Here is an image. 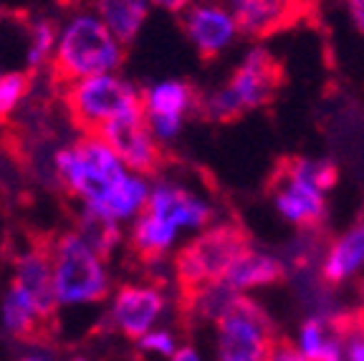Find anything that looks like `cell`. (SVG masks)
Here are the masks:
<instances>
[{"instance_id": "52a82bcc", "label": "cell", "mask_w": 364, "mask_h": 361, "mask_svg": "<svg viewBox=\"0 0 364 361\" xmlns=\"http://www.w3.org/2000/svg\"><path fill=\"white\" fill-rule=\"evenodd\" d=\"M97 139H102L119 162L139 175H157L165 167V152L147 124L144 104L107 122Z\"/></svg>"}, {"instance_id": "7a4b0ae2", "label": "cell", "mask_w": 364, "mask_h": 361, "mask_svg": "<svg viewBox=\"0 0 364 361\" xmlns=\"http://www.w3.org/2000/svg\"><path fill=\"white\" fill-rule=\"evenodd\" d=\"M245 248H250V235L238 222L213 225L203 235L190 240L172 260L180 303L190 301L203 288L223 283L228 268Z\"/></svg>"}, {"instance_id": "e0dca14e", "label": "cell", "mask_w": 364, "mask_h": 361, "mask_svg": "<svg viewBox=\"0 0 364 361\" xmlns=\"http://www.w3.org/2000/svg\"><path fill=\"white\" fill-rule=\"evenodd\" d=\"M364 268V220L349 227L344 235L331 240L326 255L321 258V281L326 286H339L347 278L357 276Z\"/></svg>"}, {"instance_id": "603a6c76", "label": "cell", "mask_w": 364, "mask_h": 361, "mask_svg": "<svg viewBox=\"0 0 364 361\" xmlns=\"http://www.w3.org/2000/svg\"><path fill=\"white\" fill-rule=\"evenodd\" d=\"M33 86V71H13V74L0 76V124H6L8 117L16 112V107L28 96Z\"/></svg>"}, {"instance_id": "8992f818", "label": "cell", "mask_w": 364, "mask_h": 361, "mask_svg": "<svg viewBox=\"0 0 364 361\" xmlns=\"http://www.w3.org/2000/svg\"><path fill=\"white\" fill-rule=\"evenodd\" d=\"M51 273L58 303H99L109 296V278L102 260L76 232H63L53 240Z\"/></svg>"}, {"instance_id": "d6986e66", "label": "cell", "mask_w": 364, "mask_h": 361, "mask_svg": "<svg viewBox=\"0 0 364 361\" xmlns=\"http://www.w3.org/2000/svg\"><path fill=\"white\" fill-rule=\"evenodd\" d=\"M102 23L119 43H132L149 16V0H97Z\"/></svg>"}, {"instance_id": "8fae6325", "label": "cell", "mask_w": 364, "mask_h": 361, "mask_svg": "<svg viewBox=\"0 0 364 361\" xmlns=\"http://www.w3.org/2000/svg\"><path fill=\"white\" fill-rule=\"evenodd\" d=\"M268 192L273 195V205L279 208V212L289 222L304 227V230H318L321 227L326 217L324 192H318L316 187L289 175L281 167V162L273 167L271 177H268Z\"/></svg>"}, {"instance_id": "1f68e13d", "label": "cell", "mask_w": 364, "mask_h": 361, "mask_svg": "<svg viewBox=\"0 0 364 361\" xmlns=\"http://www.w3.org/2000/svg\"><path fill=\"white\" fill-rule=\"evenodd\" d=\"M74 361H86V359H74Z\"/></svg>"}, {"instance_id": "ffe728a7", "label": "cell", "mask_w": 364, "mask_h": 361, "mask_svg": "<svg viewBox=\"0 0 364 361\" xmlns=\"http://www.w3.org/2000/svg\"><path fill=\"white\" fill-rule=\"evenodd\" d=\"M299 351L306 361H347L344 341L334 333L326 316H309L301 323Z\"/></svg>"}, {"instance_id": "83f0119b", "label": "cell", "mask_w": 364, "mask_h": 361, "mask_svg": "<svg viewBox=\"0 0 364 361\" xmlns=\"http://www.w3.org/2000/svg\"><path fill=\"white\" fill-rule=\"evenodd\" d=\"M152 6L162 8V11H170V13H180L185 11V8H190L195 3V0H149Z\"/></svg>"}, {"instance_id": "d6a6232c", "label": "cell", "mask_w": 364, "mask_h": 361, "mask_svg": "<svg viewBox=\"0 0 364 361\" xmlns=\"http://www.w3.org/2000/svg\"><path fill=\"white\" fill-rule=\"evenodd\" d=\"M94 3H97V0H94Z\"/></svg>"}, {"instance_id": "7402d4cb", "label": "cell", "mask_w": 364, "mask_h": 361, "mask_svg": "<svg viewBox=\"0 0 364 361\" xmlns=\"http://www.w3.org/2000/svg\"><path fill=\"white\" fill-rule=\"evenodd\" d=\"M289 175L299 177L306 185L316 187L318 192H329L331 187H336L339 182V167L331 159H306V157H286L281 159Z\"/></svg>"}, {"instance_id": "6da1fadb", "label": "cell", "mask_w": 364, "mask_h": 361, "mask_svg": "<svg viewBox=\"0 0 364 361\" xmlns=\"http://www.w3.org/2000/svg\"><path fill=\"white\" fill-rule=\"evenodd\" d=\"M286 81V68L268 48L256 45L245 53L240 66L230 74L223 89L200 96L198 117L218 124H233L243 114L263 109L276 99Z\"/></svg>"}, {"instance_id": "ac0fdd59", "label": "cell", "mask_w": 364, "mask_h": 361, "mask_svg": "<svg viewBox=\"0 0 364 361\" xmlns=\"http://www.w3.org/2000/svg\"><path fill=\"white\" fill-rule=\"evenodd\" d=\"M177 237V227L170 222L159 220L154 215L144 212L136 217L134 227H132V240H129V253L136 258L142 266H154L165 258V253L172 248Z\"/></svg>"}, {"instance_id": "f1b7e54d", "label": "cell", "mask_w": 364, "mask_h": 361, "mask_svg": "<svg viewBox=\"0 0 364 361\" xmlns=\"http://www.w3.org/2000/svg\"><path fill=\"white\" fill-rule=\"evenodd\" d=\"M344 349H347V361H364V333L349 341Z\"/></svg>"}, {"instance_id": "4fadbf2b", "label": "cell", "mask_w": 364, "mask_h": 361, "mask_svg": "<svg viewBox=\"0 0 364 361\" xmlns=\"http://www.w3.org/2000/svg\"><path fill=\"white\" fill-rule=\"evenodd\" d=\"M185 33L193 41L203 61H215L228 45L233 43L238 28L225 6L200 3V6H190L188 16H185Z\"/></svg>"}, {"instance_id": "5bb4252c", "label": "cell", "mask_w": 364, "mask_h": 361, "mask_svg": "<svg viewBox=\"0 0 364 361\" xmlns=\"http://www.w3.org/2000/svg\"><path fill=\"white\" fill-rule=\"evenodd\" d=\"M142 210L175 227H203L213 217V210L208 208V203L175 185H159L147 198Z\"/></svg>"}, {"instance_id": "4dcf8cb0", "label": "cell", "mask_w": 364, "mask_h": 361, "mask_svg": "<svg viewBox=\"0 0 364 361\" xmlns=\"http://www.w3.org/2000/svg\"><path fill=\"white\" fill-rule=\"evenodd\" d=\"M21 361H43V359H33V356H26V359H21Z\"/></svg>"}, {"instance_id": "484cf974", "label": "cell", "mask_w": 364, "mask_h": 361, "mask_svg": "<svg viewBox=\"0 0 364 361\" xmlns=\"http://www.w3.org/2000/svg\"><path fill=\"white\" fill-rule=\"evenodd\" d=\"M266 361H306V359H304V354L299 351V346H294L286 339H279L276 344H273V349Z\"/></svg>"}, {"instance_id": "4316f807", "label": "cell", "mask_w": 364, "mask_h": 361, "mask_svg": "<svg viewBox=\"0 0 364 361\" xmlns=\"http://www.w3.org/2000/svg\"><path fill=\"white\" fill-rule=\"evenodd\" d=\"M349 16H352L354 28L364 36V0H349Z\"/></svg>"}, {"instance_id": "5b68a950", "label": "cell", "mask_w": 364, "mask_h": 361, "mask_svg": "<svg viewBox=\"0 0 364 361\" xmlns=\"http://www.w3.org/2000/svg\"><path fill=\"white\" fill-rule=\"evenodd\" d=\"M142 104V94L134 86L112 74L89 76L63 91L66 117L71 126L81 131V136H99L107 122Z\"/></svg>"}, {"instance_id": "44dd1931", "label": "cell", "mask_w": 364, "mask_h": 361, "mask_svg": "<svg viewBox=\"0 0 364 361\" xmlns=\"http://www.w3.org/2000/svg\"><path fill=\"white\" fill-rule=\"evenodd\" d=\"M76 235L89 245L91 253L97 255L99 260H109L112 250L117 248L122 240L117 220L104 217V215H99L97 210H91V208H86L84 215L79 217V230H76Z\"/></svg>"}, {"instance_id": "7c38bea8", "label": "cell", "mask_w": 364, "mask_h": 361, "mask_svg": "<svg viewBox=\"0 0 364 361\" xmlns=\"http://www.w3.org/2000/svg\"><path fill=\"white\" fill-rule=\"evenodd\" d=\"M167 306V298L159 286H136L124 283L119 286L117 296L112 301L109 311V323L127 339H142L144 333L154 326L162 311Z\"/></svg>"}, {"instance_id": "d4e9b609", "label": "cell", "mask_w": 364, "mask_h": 361, "mask_svg": "<svg viewBox=\"0 0 364 361\" xmlns=\"http://www.w3.org/2000/svg\"><path fill=\"white\" fill-rule=\"evenodd\" d=\"M139 346H142L144 351H154V354L172 356V354H175V336H172L170 331L144 333L142 339H139Z\"/></svg>"}, {"instance_id": "3957f363", "label": "cell", "mask_w": 364, "mask_h": 361, "mask_svg": "<svg viewBox=\"0 0 364 361\" xmlns=\"http://www.w3.org/2000/svg\"><path fill=\"white\" fill-rule=\"evenodd\" d=\"M122 63V48L97 16H76L63 31L51 61L53 86H71L89 76L109 74Z\"/></svg>"}, {"instance_id": "9a60e30c", "label": "cell", "mask_w": 364, "mask_h": 361, "mask_svg": "<svg viewBox=\"0 0 364 361\" xmlns=\"http://www.w3.org/2000/svg\"><path fill=\"white\" fill-rule=\"evenodd\" d=\"M286 278H289V266H286L284 260L271 253H263V250H256L250 245V248H245L233 260V266L228 268L223 283L230 291H235V293H243V291H250V288L284 283Z\"/></svg>"}, {"instance_id": "cb8c5ba5", "label": "cell", "mask_w": 364, "mask_h": 361, "mask_svg": "<svg viewBox=\"0 0 364 361\" xmlns=\"http://www.w3.org/2000/svg\"><path fill=\"white\" fill-rule=\"evenodd\" d=\"M53 41H56V21H48V18L36 21L33 28H31V48H28V63L33 74H36V68L48 61Z\"/></svg>"}, {"instance_id": "ba28073f", "label": "cell", "mask_w": 364, "mask_h": 361, "mask_svg": "<svg viewBox=\"0 0 364 361\" xmlns=\"http://www.w3.org/2000/svg\"><path fill=\"white\" fill-rule=\"evenodd\" d=\"M238 33L263 41L309 21L311 0H223Z\"/></svg>"}, {"instance_id": "277c9868", "label": "cell", "mask_w": 364, "mask_h": 361, "mask_svg": "<svg viewBox=\"0 0 364 361\" xmlns=\"http://www.w3.org/2000/svg\"><path fill=\"white\" fill-rule=\"evenodd\" d=\"M215 361H266L279 341L273 318L258 301L233 293L215 318Z\"/></svg>"}, {"instance_id": "f546056e", "label": "cell", "mask_w": 364, "mask_h": 361, "mask_svg": "<svg viewBox=\"0 0 364 361\" xmlns=\"http://www.w3.org/2000/svg\"><path fill=\"white\" fill-rule=\"evenodd\" d=\"M172 361H203V359H200V354L193 346H182V349H177L172 354Z\"/></svg>"}, {"instance_id": "9c48e42d", "label": "cell", "mask_w": 364, "mask_h": 361, "mask_svg": "<svg viewBox=\"0 0 364 361\" xmlns=\"http://www.w3.org/2000/svg\"><path fill=\"white\" fill-rule=\"evenodd\" d=\"M51 248L53 237H36L31 248L16 260V276L13 283L26 291L33 301L36 311L41 313L53 331H58V301L53 293V273H51Z\"/></svg>"}, {"instance_id": "30bf717a", "label": "cell", "mask_w": 364, "mask_h": 361, "mask_svg": "<svg viewBox=\"0 0 364 361\" xmlns=\"http://www.w3.org/2000/svg\"><path fill=\"white\" fill-rule=\"evenodd\" d=\"M200 96L203 94L190 81H165L144 91V117L152 134L162 141L175 139L185 114H198Z\"/></svg>"}, {"instance_id": "2e32d148", "label": "cell", "mask_w": 364, "mask_h": 361, "mask_svg": "<svg viewBox=\"0 0 364 361\" xmlns=\"http://www.w3.org/2000/svg\"><path fill=\"white\" fill-rule=\"evenodd\" d=\"M3 323L13 339L26 341V344H46L56 336V331L41 318L31 296L18 283H11L6 301H3Z\"/></svg>"}]
</instances>
